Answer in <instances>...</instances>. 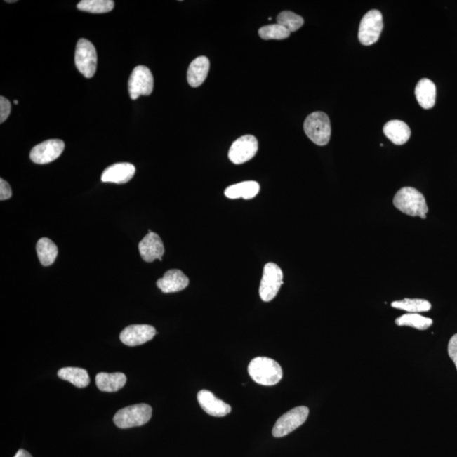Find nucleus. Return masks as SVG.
Listing matches in <instances>:
<instances>
[{"label":"nucleus","instance_id":"20","mask_svg":"<svg viewBox=\"0 0 457 457\" xmlns=\"http://www.w3.org/2000/svg\"><path fill=\"white\" fill-rule=\"evenodd\" d=\"M384 133L395 145H403L409 141L411 133L405 122L395 119L386 123Z\"/></svg>","mask_w":457,"mask_h":457},{"label":"nucleus","instance_id":"22","mask_svg":"<svg viewBox=\"0 0 457 457\" xmlns=\"http://www.w3.org/2000/svg\"><path fill=\"white\" fill-rule=\"evenodd\" d=\"M61 380L69 381L78 388H84L89 385L90 378L86 370L80 368H64L58 371Z\"/></svg>","mask_w":457,"mask_h":457},{"label":"nucleus","instance_id":"7","mask_svg":"<svg viewBox=\"0 0 457 457\" xmlns=\"http://www.w3.org/2000/svg\"><path fill=\"white\" fill-rule=\"evenodd\" d=\"M384 23L380 11L371 10L365 14L360 23L358 39L365 46L376 44L380 39Z\"/></svg>","mask_w":457,"mask_h":457},{"label":"nucleus","instance_id":"24","mask_svg":"<svg viewBox=\"0 0 457 457\" xmlns=\"http://www.w3.org/2000/svg\"><path fill=\"white\" fill-rule=\"evenodd\" d=\"M391 306L397 308V310L409 312V314H419V312H428L431 310V304L429 300L418 298L397 300V302L391 303Z\"/></svg>","mask_w":457,"mask_h":457},{"label":"nucleus","instance_id":"21","mask_svg":"<svg viewBox=\"0 0 457 457\" xmlns=\"http://www.w3.org/2000/svg\"><path fill=\"white\" fill-rule=\"evenodd\" d=\"M127 378L122 373H100L96 376L98 388L105 392H117L126 384Z\"/></svg>","mask_w":457,"mask_h":457},{"label":"nucleus","instance_id":"33","mask_svg":"<svg viewBox=\"0 0 457 457\" xmlns=\"http://www.w3.org/2000/svg\"><path fill=\"white\" fill-rule=\"evenodd\" d=\"M14 104H15V105H18V104H19V101H18V100H14Z\"/></svg>","mask_w":457,"mask_h":457},{"label":"nucleus","instance_id":"25","mask_svg":"<svg viewBox=\"0 0 457 457\" xmlns=\"http://www.w3.org/2000/svg\"><path fill=\"white\" fill-rule=\"evenodd\" d=\"M114 7L113 0H82L77 5L80 11L93 14L108 13Z\"/></svg>","mask_w":457,"mask_h":457},{"label":"nucleus","instance_id":"2","mask_svg":"<svg viewBox=\"0 0 457 457\" xmlns=\"http://www.w3.org/2000/svg\"><path fill=\"white\" fill-rule=\"evenodd\" d=\"M395 207L406 215L426 219L429 211L425 197L413 187H403L395 194L393 201Z\"/></svg>","mask_w":457,"mask_h":457},{"label":"nucleus","instance_id":"29","mask_svg":"<svg viewBox=\"0 0 457 457\" xmlns=\"http://www.w3.org/2000/svg\"><path fill=\"white\" fill-rule=\"evenodd\" d=\"M11 102L5 97H0V123H4L6 121L11 114Z\"/></svg>","mask_w":457,"mask_h":457},{"label":"nucleus","instance_id":"23","mask_svg":"<svg viewBox=\"0 0 457 457\" xmlns=\"http://www.w3.org/2000/svg\"><path fill=\"white\" fill-rule=\"evenodd\" d=\"M37 253L42 265H53L58 256V248L51 239L42 238L37 243Z\"/></svg>","mask_w":457,"mask_h":457},{"label":"nucleus","instance_id":"9","mask_svg":"<svg viewBox=\"0 0 457 457\" xmlns=\"http://www.w3.org/2000/svg\"><path fill=\"white\" fill-rule=\"evenodd\" d=\"M154 90V77L150 69L139 65L131 72L128 81V91L131 100H135L140 96H148Z\"/></svg>","mask_w":457,"mask_h":457},{"label":"nucleus","instance_id":"4","mask_svg":"<svg viewBox=\"0 0 457 457\" xmlns=\"http://www.w3.org/2000/svg\"><path fill=\"white\" fill-rule=\"evenodd\" d=\"M152 407L147 404H137L125 407L115 413L114 423L119 429L143 426L152 418Z\"/></svg>","mask_w":457,"mask_h":457},{"label":"nucleus","instance_id":"28","mask_svg":"<svg viewBox=\"0 0 457 457\" xmlns=\"http://www.w3.org/2000/svg\"><path fill=\"white\" fill-rule=\"evenodd\" d=\"M277 23L286 28L288 31L294 32L302 27L304 19L291 11H282L277 16Z\"/></svg>","mask_w":457,"mask_h":457},{"label":"nucleus","instance_id":"31","mask_svg":"<svg viewBox=\"0 0 457 457\" xmlns=\"http://www.w3.org/2000/svg\"><path fill=\"white\" fill-rule=\"evenodd\" d=\"M11 197L12 191L9 183L5 180L0 179V200L10 199Z\"/></svg>","mask_w":457,"mask_h":457},{"label":"nucleus","instance_id":"32","mask_svg":"<svg viewBox=\"0 0 457 457\" xmlns=\"http://www.w3.org/2000/svg\"><path fill=\"white\" fill-rule=\"evenodd\" d=\"M14 457H32L30 453H28L27 451L22 450V449H20L16 453L15 456Z\"/></svg>","mask_w":457,"mask_h":457},{"label":"nucleus","instance_id":"30","mask_svg":"<svg viewBox=\"0 0 457 457\" xmlns=\"http://www.w3.org/2000/svg\"><path fill=\"white\" fill-rule=\"evenodd\" d=\"M448 353L451 360L454 362L457 369V333L451 337L450 343H449Z\"/></svg>","mask_w":457,"mask_h":457},{"label":"nucleus","instance_id":"1","mask_svg":"<svg viewBox=\"0 0 457 457\" xmlns=\"http://www.w3.org/2000/svg\"><path fill=\"white\" fill-rule=\"evenodd\" d=\"M253 380L263 386L277 385L282 380L283 370L277 361L265 357L253 358L249 365Z\"/></svg>","mask_w":457,"mask_h":457},{"label":"nucleus","instance_id":"5","mask_svg":"<svg viewBox=\"0 0 457 457\" xmlns=\"http://www.w3.org/2000/svg\"><path fill=\"white\" fill-rule=\"evenodd\" d=\"M76 67L86 78L95 75L98 55L95 47L85 39L78 41L75 55Z\"/></svg>","mask_w":457,"mask_h":457},{"label":"nucleus","instance_id":"3","mask_svg":"<svg viewBox=\"0 0 457 457\" xmlns=\"http://www.w3.org/2000/svg\"><path fill=\"white\" fill-rule=\"evenodd\" d=\"M303 128L307 138L317 145H327L331 139V121L328 115L321 111L308 115L304 122Z\"/></svg>","mask_w":457,"mask_h":457},{"label":"nucleus","instance_id":"8","mask_svg":"<svg viewBox=\"0 0 457 457\" xmlns=\"http://www.w3.org/2000/svg\"><path fill=\"white\" fill-rule=\"evenodd\" d=\"M308 414H310V409L307 406H298L287 411L275 423L272 431L274 437L281 438L291 434L306 422Z\"/></svg>","mask_w":457,"mask_h":457},{"label":"nucleus","instance_id":"12","mask_svg":"<svg viewBox=\"0 0 457 457\" xmlns=\"http://www.w3.org/2000/svg\"><path fill=\"white\" fill-rule=\"evenodd\" d=\"M155 335L156 329L151 325L133 324L123 329L119 338L128 347H137L152 340Z\"/></svg>","mask_w":457,"mask_h":457},{"label":"nucleus","instance_id":"13","mask_svg":"<svg viewBox=\"0 0 457 457\" xmlns=\"http://www.w3.org/2000/svg\"><path fill=\"white\" fill-rule=\"evenodd\" d=\"M197 401L205 413L213 417H225L232 411V407L227 403L217 398L211 391L207 390L199 391L197 394Z\"/></svg>","mask_w":457,"mask_h":457},{"label":"nucleus","instance_id":"27","mask_svg":"<svg viewBox=\"0 0 457 457\" xmlns=\"http://www.w3.org/2000/svg\"><path fill=\"white\" fill-rule=\"evenodd\" d=\"M258 34L265 40H283L289 38L291 32L279 24L269 25L259 29Z\"/></svg>","mask_w":457,"mask_h":457},{"label":"nucleus","instance_id":"16","mask_svg":"<svg viewBox=\"0 0 457 457\" xmlns=\"http://www.w3.org/2000/svg\"><path fill=\"white\" fill-rule=\"evenodd\" d=\"M189 279L183 271L171 270L164 274V277L157 282V286L164 293H173L186 289Z\"/></svg>","mask_w":457,"mask_h":457},{"label":"nucleus","instance_id":"18","mask_svg":"<svg viewBox=\"0 0 457 457\" xmlns=\"http://www.w3.org/2000/svg\"><path fill=\"white\" fill-rule=\"evenodd\" d=\"M415 95L422 108H433L436 100V86L434 82L428 78H423L416 86Z\"/></svg>","mask_w":457,"mask_h":457},{"label":"nucleus","instance_id":"10","mask_svg":"<svg viewBox=\"0 0 457 457\" xmlns=\"http://www.w3.org/2000/svg\"><path fill=\"white\" fill-rule=\"evenodd\" d=\"M258 150V143L254 135H243L234 141L230 147L229 159L234 164H244L256 155Z\"/></svg>","mask_w":457,"mask_h":457},{"label":"nucleus","instance_id":"11","mask_svg":"<svg viewBox=\"0 0 457 457\" xmlns=\"http://www.w3.org/2000/svg\"><path fill=\"white\" fill-rule=\"evenodd\" d=\"M64 150L65 143L62 140H47L32 148L30 158L35 164H46L59 158Z\"/></svg>","mask_w":457,"mask_h":457},{"label":"nucleus","instance_id":"26","mask_svg":"<svg viewBox=\"0 0 457 457\" xmlns=\"http://www.w3.org/2000/svg\"><path fill=\"white\" fill-rule=\"evenodd\" d=\"M395 324L398 326H409L419 329V331H425L433 324V320L418 314H407L395 319Z\"/></svg>","mask_w":457,"mask_h":457},{"label":"nucleus","instance_id":"14","mask_svg":"<svg viewBox=\"0 0 457 457\" xmlns=\"http://www.w3.org/2000/svg\"><path fill=\"white\" fill-rule=\"evenodd\" d=\"M139 252L144 261L152 263L156 259L162 261L164 246L159 234L150 232L146 234L138 245Z\"/></svg>","mask_w":457,"mask_h":457},{"label":"nucleus","instance_id":"6","mask_svg":"<svg viewBox=\"0 0 457 457\" xmlns=\"http://www.w3.org/2000/svg\"><path fill=\"white\" fill-rule=\"evenodd\" d=\"M283 285V272L277 265L269 263L263 269L259 295L263 302L269 303L277 296Z\"/></svg>","mask_w":457,"mask_h":457},{"label":"nucleus","instance_id":"34","mask_svg":"<svg viewBox=\"0 0 457 457\" xmlns=\"http://www.w3.org/2000/svg\"><path fill=\"white\" fill-rule=\"evenodd\" d=\"M6 2H7V3H15L16 1H15V0H14V1H6Z\"/></svg>","mask_w":457,"mask_h":457},{"label":"nucleus","instance_id":"19","mask_svg":"<svg viewBox=\"0 0 457 457\" xmlns=\"http://www.w3.org/2000/svg\"><path fill=\"white\" fill-rule=\"evenodd\" d=\"M260 186L256 181H244V183L232 185L225 189V195L230 199H252L258 194Z\"/></svg>","mask_w":457,"mask_h":457},{"label":"nucleus","instance_id":"15","mask_svg":"<svg viewBox=\"0 0 457 457\" xmlns=\"http://www.w3.org/2000/svg\"><path fill=\"white\" fill-rule=\"evenodd\" d=\"M135 173L133 164L129 163H119L113 164L102 172L101 180L102 183L125 184L128 183Z\"/></svg>","mask_w":457,"mask_h":457},{"label":"nucleus","instance_id":"17","mask_svg":"<svg viewBox=\"0 0 457 457\" xmlns=\"http://www.w3.org/2000/svg\"><path fill=\"white\" fill-rule=\"evenodd\" d=\"M210 62L207 57L196 58L187 71V81L192 88H197L204 84L209 72Z\"/></svg>","mask_w":457,"mask_h":457}]
</instances>
